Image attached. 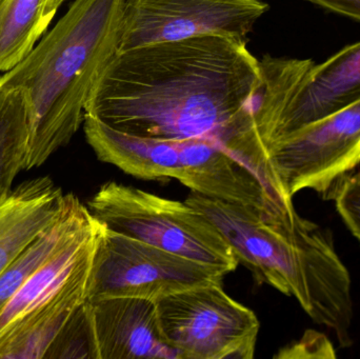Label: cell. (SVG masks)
Listing matches in <instances>:
<instances>
[{"label":"cell","instance_id":"1","mask_svg":"<svg viewBox=\"0 0 360 359\" xmlns=\"http://www.w3.org/2000/svg\"><path fill=\"white\" fill-rule=\"evenodd\" d=\"M259 60L245 39L200 36L117 51L94 84L84 116L127 134L211 138L266 185L268 153L254 119Z\"/></svg>","mask_w":360,"mask_h":359},{"label":"cell","instance_id":"2","mask_svg":"<svg viewBox=\"0 0 360 359\" xmlns=\"http://www.w3.org/2000/svg\"><path fill=\"white\" fill-rule=\"evenodd\" d=\"M186 202L222 234L239 263L266 284L292 296L342 347L352 344V280L331 232L296 212L278 214L191 192Z\"/></svg>","mask_w":360,"mask_h":359},{"label":"cell","instance_id":"3","mask_svg":"<svg viewBox=\"0 0 360 359\" xmlns=\"http://www.w3.org/2000/svg\"><path fill=\"white\" fill-rule=\"evenodd\" d=\"M124 0H74L65 15L0 84L22 89L29 105L25 170L65 147L84 120L86 101L120 50Z\"/></svg>","mask_w":360,"mask_h":359},{"label":"cell","instance_id":"4","mask_svg":"<svg viewBox=\"0 0 360 359\" xmlns=\"http://www.w3.org/2000/svg\"><path fill=\"white\" fill-rule=\"evenodd\" d=\"M91 214L110 231L231 273L239 263L219 230L188 202L122 183H105L89 200Z\"/></svg>","mask_w":360,"mask_h":359},{"label":"cell","instance_id":"5","mask_svg":"<svg viewBox=\"0 0 360 359\" xmlns=\"http://www.w3.org/2000/svg\"><path fill=\"white\" fill-rule=\"evenodd\" d=\"M226 272L101 228L86 301L130 297L156 303L175 293L222 285Z\"/></svg>","mask_w":360,"mask_h":359},{"label":"cell","instance_id":"6","mask_svg":"<svg viewBox=\"0 0 360 359\" xmlns=\"http://www.w3.org/2000/svg\"><path fill=\"white\" fill-rule=\"evenodd\" d=\"M158 324L180 359H252L260 324L222 285L175 293L156 301Z\"/></svg>","mask_w":360,"mask_h":359},{"label":"cell","instance_id":"7","mask_svg":"<svg viewBox=\"0 0 360 359\" xmlns=\"http://www.w3.org/2000/svg\"><path fill=\"white\" fill-rule=\"evenodd\" d=\"M266 153L281 197L292 200L304 189L333 196L360 164V100L277 139Z\"/></svg>","mask_w":360,"mask_h":359},{"label":"cell","instance_id":"8","mask_svg":"<svg viewBox=\"0 0 360 359\" xmlns=\"http://www.w3.org/2000/svg\"><path fill=\"white\" fill-rule=\"evenodd\" d=\"M268 10L260 0H124L118 51L200 36L245 39Z\"/></svg>","mask_w":360,"mask_h":359},{"label":"cell","instance_id":"9","mask_svg":"<svg viewBox=\"0 0 360 359\" xmlns=\"http://www.w3.org/2000/svg\"><path fill=\"white\" fill-rule=\"evenodd\" d=\"M181 173L179 181L195 193L230 204L278 214L294 208L250 167L211 138L176 141Z\"/></svg>","mask_w":360,"mask_h":359},{"label":"cell","instance_id":"10","mask_svg":"<svg viewBox=\"0 0 360 359\" xmlns=\"http://www.w3.org/2000/svg\"><path fill=\"white\" fill-rule=\"evenodd\" d=\"M94 359H180L167 344L154 301L108 297L84 303Z\"/></svg>","mask_w":360,"mask_h":359},{"label":"cell","instance_id":"11","mask_svg":"<svg viewBox=\"0 0 360 359\" xmlns=\"http://www.w3.org/2000/svg\"><path fill=\"white\" fill-rule=\"evenodd\" d=\"M360 100V41L313 65L264 138L271 143Z\"/></svg>","mask_w":360,"mask_h":359},{"label":"cell","instance_id":"12","mask_svg":"<svg viewBox=\"0 0 360 359\" xmlns=\"http://www.w3.org/2000/svg\"><path fill=\"white\" fill-rule=\"evenodd\" d=\"M93 259L51 299L13 322L0 335V359L48 358L78 310L86 303Z\"/></svg>","mask_w":360,"mask_h":359},{"label":"cell","instance_id":"13","mask_svg":"<svg viewBox=\"0 0 360 359\" xmlns=\"http://www.w3.org/2000/svg\"><path fill=\"white\" fill-rule=\"evenodd\" d=\"M65 200L46 176L23 181L0 195V274L56 219Z\"/></svg>","mask_w":360,"mask_h":359},{"label":"cell","instance_id":"14","mask_svg":"<svg viewBox=\"0 0 360 359\" xmlns=\"http://www.w3.org/2000/svg\"><path fill=\"white\" fill-rule=\"evenodd\" d=\"M86 141L101 162L146 181L177 179L181 164L176 141L147 138L120 132L84 116Z\"/></svg>","mask_w":360,"mask_h":359},{"label":"cell","instance_id":"15","mask_svg":"<svg viewBox=\"0 0 360 359\" xmlns=\"http://www.w3.org/2000/svg\"><path fill=\"white\" fill-rule=\"evenodd\" d=\"M101 228L93 216L25 282L0 312V335L13 322L51 299L80 268L92 261Z\"/></svg>","mask_w":360,"mask_h":359},{"label":"cell","instance_id":"16","mask_svg":"<svg viewBox=\"0 0 360 359\" xmlns=\"http://www.w3.org/2000/svg\"><path fill=\"white\" fill-rule=\"evenodd\" d=\"M92 219L88 207L74 194L65 195L56 219L0 274V312L25 282Z\"/></svg>","mask_w":360,"mask_h":359},{"label":"cell","instance_id":"17","mask_svg":"<svg viewBox=\"0 0 360 359\" xmlns=\"http://www.w3.org/2000/svg\"><path fill=\"white\" fill-rule=\"evenodd\" d=\"M68 0H0V73L20 63L35 48Z\"/></svg>","mask_w":360,"mask_h":359},{"label":"cell","instance_id":"18","mask_svg":"<svg viewBox=\"0 0 360 359\" xmlns=\"http://www.w3.org/2000/svg\"><path fill=\"white\" fill-rule=\"evenodd\" d=\"M29 139V105L25 91L0 84V195L12 189L25 170Z\"/></svg>","mask_w":360,"mask_h":359},{"label":"cell","instance_id":"19","mask_svg":"<svg viewBox=\"0 0 360 359\" xmlns=\"http://www.w3.org/2000/svg\"><path fill=\"white\" fill-rule=\"evenodd\" d=\"M332 197L345 225L360 242V169L342 179Z\"/></svg>","mask_w":360,"mask_h":359},{"label":"cell","instance_id":"20","mask_svg":"<svg viewBox=\"0 0 360 359\" xmlns=\"http://www.w3.org/2000/svg\"><path fill=\"white\" fill-rule=\"evenodd\" d=\"M319 351L323 352L327 358H335L333 346L327 337L315 331H309L300 341L288 346L281 350L275 358H323Z\"/></svg>","mask_w":360,"mask_h":359},{"label":"cell","instance_id":"21","mask_svg":"<svg viewBox=\"0 0 360 359\" xmlns=\"http://www.w3.org/2000/svg\"><path fill=\"white\" fill-rule=\"evenodd\" d=\"M326 10L360 21V0H308Z\"/></svg>","mask_w":360,"mask_h":359}]
</instances>
